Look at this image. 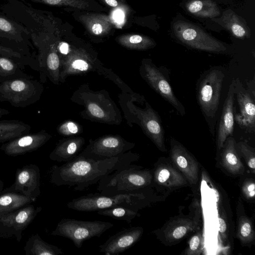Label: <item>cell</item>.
I'll list each match as a JSON object with an SVG mask.
<instances>
[{"label": "cell", "mask_w": 255, "mask_h": 255, "mask_svg": "<svg viewBox=\"0 0 255 255\" xmlns=\"http://www.w3.org/2000/svg\"><path fill=\"white\" fill-rule=\"evenodd\" d=\"M104 1L108 5L112 7H116L118 5V2L116 0H104Z\"/></svg>", "instance_id": "44"}, {"label": "cell", "mask_w": 255, "mask_h": 255, "mask_svg": "<svg viewBox=\"0 0 255 255\" xmlns=\"http://www.w3.org/2000/svg\"><path fill=\"white\" fill-rule=\"evenodd\" d=\"M141 227L123 229L111 236L99 246V251L106 255H116L124 252L135 244L143 234Z\"/></svg>", "instance_id": "17"}, {"label": "cell", "mask_w": 255, "mask_h": 255, "mask_svg": "<svg viewBox=\"0 0 255 255\" xmlns=\"http://www.w3.org/2000/svg\"><path fill=\"white\" fill-rule=\"evenodd\" d=\"M5 190L20 193L36 201L40 194V172L38 166L30 164L18 168L13 184Z\"/></svg>", "instance_id": "14"}, {"label": "cell", "mask_w": 255, "mask_h": 255, "mask_svg": "<svg viewBox=\"0 0 255 255\" xmlns=\"http://www.w3.org/2000/svg\"><path fill=\"white\" fill-rule=\"evenodd\" d=\"M153 180L158 185L175 187L186 184V180L177 170L168 165L158 166L152 174Z\"/></svg>", "instance_id": "23"}, {"label": "cell", "mask_w": 255, "mask_h": 255, "mask_svg": "<svg viewBox=\"0 0 255 255\" xmlns=\"http://www.w3.org/2000/svg\"><path fill=\"white\" fill-rule=\"evenodd\" d=\"M197 223L188 219L180 220L168 228L165 231L166 239L173 242L181 239L197 228Z\"/></svg>", "instance_id": "31"}, {"label": "cell", "mask_w": 255, "mask_h": 255, "mask_svg": "<svg viewBox=\"0 0 255 255\" xmlns=\"http://www.w3.org/2000/svg\"><path fill=\"white\" fill-rule=\"evenodd\" d=\"M41 207H35L30 204L0 217V237H14L20 242L22 232L41 212Z\"/></svg>", "instance_id": "11"}, {"label": "cell", "mask_w": 255, "mask_h": 255, "mask_svg": "<svg viewBox=\"0 0 255 255\" xmlns=\"http://www.w3.org/2000/svg\"><path fill=\"white\" fill-rule=\"evenodd\" d=\"M176 38L183 44L198 50L224 53L226 45L204 31L199 26L184 20H177L172 25Z\"/></svg>", "instance_id": "7"}, {"label": "cell", "mask_w": 255, "mask_h": 255, "mask_svg": "<svg viewBox=\"0 0 255 255\" xmlns=\"http://www.w3.org/2000/svg\"><path fill=\"white\" fill-rule=\"evenodd\" d=\"M35 201L20 193L4 190L0 194V217Z\"/></svg>", "instance_id": "24"}, {"label": "cell", "mask_w": 255, "mask_h": 255, "mask_svg": "<svg viewBox=\"0 0 255 255\" xmlns=\"http://www.w3.org/2000/svg\"><path fill=\"white\" fill-rule=\"evenodd\" d=\"M44 90L41 82L32 78L0 81V102L16 108H25L37 102Z\"/></svg>", "instance_id": "4"}, {"label": "cell", "mask_w": 255, "mask_h": 255, "mask_svg": "<svg viewBox=\"0 0 255 255\" xmlns=\"http://www.w3.org/2000/svg\"><path fill=\"white\" fill-rule=\"evenodd\" d=\"M82 19L89 31L97 35L106 34L111 28V23L100 14H87Z\"/></svg>", "instance_id": "32"}, {"label": "cell", "mask_w": 255, "mask_h": 255, "mask_svg": "<svg viewBox=\"0 0 255 255\" xmlns=\"http://www.w3.org/2000/svg\"><path fill=\"white\" fill-rule=\"evenodd\" d=\"M58 51L63 55H67L70 52L69 45L64 42H59L57 47Z\"/></svg>", "instance_id": "42"}, {"label": "cell", "mask_w": 255, "mask_h": 255, "mask_svg": "<svg viewBox=\"0 0 255 255\" xmlns=\"http://www.w3.org/2000/svg\"><path fill=\"white\" fill-rule=\"evenodd\" d=\"M113 226L114 224L108 222L65 218L58 222L51 235L67 238L71 240L77 248H80L85 241L100 237Z\"/></svg>", "instance_id": "6"}, {"label": "cell", "mask_w": 255, "mask_h": 255, "mask_svg": "<svg viewBox=\"0 0 255 255\" xmlns=\"http://www.w3.org/2000/svg\"><path fill=\"white\" fill-rule=\"evenodd\" d=\"M242 192L244 196L248 199H252L255 197V183L253 180H246L243 184Z\"/></svg>", "instance_id": "41"}, {"label": "cell", "mask_w": 255, "mask_h": 255, "mask_svg": "<svg viewBox=\"0 0 255 255\" xmlns=\"http://www.w3.org/2000/svg\"><path fill=\"white\" fill-rule=\"evenodd\" d=\"M235 94L239 106V113L235 114V122L249 133L255 131V98L251 92L246 89L239 78L234 80Z\"/></svg>", "instance_id": "13"}, {"label": "cell", "mask_w": 255, "mask_h": 255, "mask_svg": "<svg viewBox=\"0 0 255 255\" xmlns=\"http://www.w3.org/2000/svg\"><path fill=\"white\" fill-rule=\"evenodd\" d=\"M94 64L86 56L72 55L61 63L60 79L67 75L86 73L94 69Z\"/></svg>", "instance_id": "26"}, {"label": "cell", "mask_w": 255, "mask_h": 255, "mask_svg": "<svg viewBox=\"0 0 255 255\" xmlns=\"http://www.w3.org/2000/svg\"><path fill=\"white\" fill-rule=\"evenodd\" d=\"M31 41L38 49L36 59L38 63L41 82L47 76L54 84L60 81L61 62L54 45L50 42L47 32L30 33Z\"/></svg>", "instance_id": "8"}, {"label": "cell", "mask_w": 255, "mask_h": 255, "mask_svg": "<svg viewBox=\"0 0 255 255\" xmlns=\"http://www.w3.org/2000/svg\"><path fill=\"white\" fill-rule=\"evenodd\" d=\"M9 113L10 112L8 110L0 108V120L3 116L8 115Z\"/></svg>", "instance_id": "45"}, {"label": "cell", "mask_w": 255, "mask_h": 255, "mask_svg": "<svg viewBox=\"0 0 255 255\" xmlns=\"http://www.w3.org/2000/svg\"><path fill=\"white\" fill-rule=\"evenodd\" d=\"M137 211L126 207L115 206L98 210L97 214L117 220H124L129 224L135 217L140 216Z\"/></svg>", "instance_id": "33"}, {"label": "cell", "mask_w": 255, "mask_h": 255, "mask_svg": "<svg viewBox=\"0 0 255 255\" xmlns=\"http://www.w3.org/2000/svg\"><path fill=\"white\" fill-rule=\"evenodd\" d=\"M35 3L50 5L69 6L79 9H86L88 2L85 0H27Z\"/></svg>", "instance_id": "37"}, {"label": "cell", "mask_w": 255, "mask_h": 255, "mask_svg": "<svg viewBox=\"0 0 255 255\" xmlns=\"http://www.w3.org/2000/svg\"><path fill=\"white\" fill-rule=\"evenodd\" d=\"M3 187H4V183L2 180H0V194L3 191Z\"/></svg>", "instance_id": "46"}, {"label": "cell", "mask_w": 255, "mask_h": 255, "mask_svg": "<svg viewBox=\"0 0 255 255\" xmlns=\"http://www.w3.org/2000/svg\"><path fill=\"white\" fill-rule=\"evenodd\" d=\"M86 108L90 115L95 118L105 121L108 118L107 113L102 106L97 103L93 102H88L86 105Z\"/></svg>", "instance_id": "39"}, {"label": "cell", "mask_w": 255, "mask_h": 255, "mask_svg": "<svg viewBox=\"0 0 255 255\" xmlns=\"http://www.w3.org/2000/svg\"><path fill=\"white\" fill-rule=\"evenodd\" d=\"M80 128L75 122L68 121L63 123L57 128L58 132L62 135L69 136L79 133Z\"/></svg>", "instance_id": "40"}, {"label": "cell", "mask_w": 255, "mask_h": 255, "mask_svg": "<svg viewBox=\"0 0 255 255\" xmlns=\"http://www.w3.org/2000/svg\"><path fill=\"white\" fill-rule=\"evenodd\" d=\"M143 110L134 108L140 127L145 134L161 151H166L165 131L158 114L147 103Z\"/></svg>", "instance_id": "15"}, {"label": "cell", "mask_w": 255, "mask_h": 255, "mask_svg": "<svg viewBox=\"0 0 255 255\" xmlns=\"http://www.w3.org/2000/svg\"><path fill=\"white\" fill-rule=\"evenodd\" d=\"M236 147L244 158L251 172L255 174V152L254 148L244 141L236 143Z\"/></svg>", "instance_id": "36"}, {"label": "cell", "mask_w": 255, "mask_h": 255, "mask_svg": "<svg viewBox=\"0 0 255 255\" xmlns=\"http://www.w3.org/2000/svg\"><path fill=\"white\" fill-rule=\"evenodd\" d=\"M140 74L149 86L171 104L179 114L185 115V108L175 96L170 84L167 68L157 67L150 59H144L140 68Z\"/></svg>", "instance_id": "9"}, {"label": "cell", "mask_w": 255, "mask_h": 255, "mask_svg": "<svg viewBox=\"0 0 255 255\" xmlns=\"http://www.w3.org/2000/svg\"><path fill=\"white\" fill-rule=\"evenodd\" d=\"M172 161L190 184H196L198 178V163L188 151L178 141L171 138Z\"/></svg>", "instance_id": "18"}, {"label": "cell", "mask_w": 255, "mask_h": 255, "mask_svg": "<svg viewBox=\"0 0 255 255\" xmlns=\"http://www.w3.org/2000/svg\"><path fill=\"white\" fill-rule=\"evenodd\" d=\"M215 20L219 21L220 24L237 38L244 39L251 36L249 27L243 18L232 10H226L220 18Z\"/></svg>", "instance_id": "22"}, {"label": "cell", "mask_w": 255, "mask_h": 255, "mask_svg": "<svg viewBox=\"0 0 255 255\" xmlns=\"http://www.w3.org/2000/svg\"><path fill=\"white\" fill-rule=\"evenodd\" d=\"M218 221L219 224V232L220 235H222L223 238H226V232H227V224L225 220L221 217H218Z\"/></svg>", "instance_id": "43"}, {"label": "cell", "mask_w": 255, "mask_h": 255, "mask_svg": "<svg viewBox=\"0 0 255 255\" xmlns=\"http://www.w3.org/2000/svg\"><path fill=\"white\" fill-rule=\"evenodd\" d=\"M30 33L21 24L0 11V44L24 55L35 58L30 52L33 48Z\"/></svg>", "instance_id": "10"}, {"label": "cell", "mask_w": 255, "mask_h": 255, "mask_svg": "<svg viewBox=\"0 0 255 255\" xmlns=\"http://www.w3.org/2000/svg\"><path fill=\"white\" fill-rule=\"evenodd\" d=\"M23 249L26 255H59L64 254L58 247L44 241L38 234L28 238Z\"/></svg>", "instance_id": "27"}, {"label": "cell", "mask_w": 255, "mask_h": 255, "mask_svg": "<svg viewBox=\"0 0 255 255\" xmlns=\"http://www.w3.org/2000/svg\"><path fill=\"white\" fill-rule=\"evenodd\" d=\"M236 141L232 136H229L225 141L221 153V161L223 166L231 173L242 174L245 167L236 147Z\"/></svg>", "instance_id": "21"}, {"label": "cell", "mask_w": 255, "mask_h": 255, "mask_svg": "<svg viewBox=\"0 0 255 255\" xmlns=\"http://www.w3.org/2000/svg\"><path fill=\"white\" fill-rule=\"evenodd\" d=\"M146 201L145 191L105 195L90 193L74 198L67 203L71 209L81 212L97 211L115 206H124L138 211Z\"/></svg>", "instance_id": "3"}, {"label": "cell", "mask_w": 255, "mask_h": 255, "mask_svg": "<svg viewBox=\"0 0 255 255\" xmlns=\"http://www.w3.org/2000/svg\"><path fill=\"white\" fill-rule=\"evenodd\" d=\"M225 74L212 68L203 74L197 87V99L207 122L216 117L218 109Z\"/></svg>", "instance_id": "5"}, {"label": "cell", "mask_w": 255, "mask_h": 255, "mask_svg": "<svg viewBox=\"0 0 255 255\" xmlns=\"http://www.w3.org/2000/svg\"><path fill=\"white\" fill-rule=\"evenodd\" d=\"M134 144L119 135H106L89 144L79 154L85 158L94 160H104L121 155L133 148Z\"/></svg>", "instance_id": "12"}, {"label": "cell", "mask_w": 255, "mask_h": 255, "mask_svg": "<svg viewBox=\"0 0 255 255\" xmlns=\"http://www.w3.org/2000/svg\"><path fill=\"white\" fill-rule=\"evenodd\" d=\"M122 45L130 49L147 50L155 46V42L150 37L139 34H124L118 38Z\"/></svg>", "instance_id": "30"}, {"label": "cell", "mask_w": 255, "mask_h": 255, "mask_svg": "<svg viewBox=\"0 0 255 255\" xmlns=\"http://www.w3.org/2000/svg\"><path fill=\"white\" fill-rule=\"evenodd\" d=\"M0 56L11 58L24 67L29 66L34 70L39 72V68L35 58L24 55L8 47L0 44Z\"/></svg>", "instance_id": "34"}, {"label": "cell", "mask_w": 255, "mask_h": 255, "mask_svg": "<svg viewBox=\"0 0 255 255\" xmlns=\"http://www.w3.org/2000/svg\"><path fill=\"white\" fill-rule=\"evenodd\" d=\"M131 164L110 174L98 182L97 189L102 194L116 195L137 192L149 186L153 180L148 169Z\"/></svg>", "instance_id": "2"}, {"label": "cell", "mask_w": 255, "mask_h": 255, "mask_svg": "<svg viewBox=\"0 0 255 255\" xmlns=\"http://www.w3.org/2000/svg\"><path fill=\"white\" fill-rule=\"evenodd\" d=\"M31 126L16 120L0 121V142L5 143L30 132Z\"/></svg>", "instance_id": "25"}, {"label": "cell", "mask_w": 255, "mask_h": 255, "mask_svg": "<svg viewBox=\"0 0 255 255\" xmlns=\"http://www.w3.org/2000/svg\"><path fill=\"white\" fill-rule=\"evenodd\" d=\"M25 67L11 58L0 56V81L33 77L24 72Z\"/></svg>", "instance_id": "29"}, {"label": "cell", "mask_w": 255, "mask_h": 255, "mask_svg": "<svg viewBox=\"0 0 255 255\" xmlns=\"http://www.w3.org/2000/svg\"><path fill=\"white\" fill-rule=\"evenodd\" d=\"M84 143L85 139L82 137L61 140L49 154V158L58 162H69L78 155Z\"/></svg>", "instance_id": "20"}, {"label": "cell", "mask_w": 255, "mask_h": 255, "mask_svg": "<svg viewBox=\"0 0 255 255\" xmlns=\"http://www.w3.org/2000/svg\"><path fill=\"white\" fill-rule=\"evenodd\" d=\"M185 6L189 13L197 17L213 18L221 14L217 4L212 0H189Z\"/></svg>", "instance_id": "28"}, {"label": "cell", "mask_w": 255, "mask_h": 255, "mask_svg": "<svg viewBox=\"0 0 255 255\" xmlns=\"http://www.w3.org/2000/svg\"><path fill=\"white\" fill-rule=\"evenodd\" d=\"M237 236L243 243H249L254 240L255 232L253 224L246 216H242L239 220Z\"/></svg>", "instance_id": "35"}, {"label": "cell", "mask_w": 255, "mask_h": 255, "mask_svg": "<svg viewBox=\"0 0 255 255\" xmlns=\"http://www.w3.org/2000/svg\"><path fill=\"white\" fill-rule=\"evenodd\" d=\"M234 80L230 84L222 109L217 136V145L220 150L229 136L233 134L235 124Z\"/></svg>", "instance_id": "19"}, {"label": "cell", "mask_w": 255, "mask_h": 255, "mask_svg": "<svg viewBox=\"0 0 255 255\" xmlns=\"http://www.w3.org/2000/svg\"><path fill=\"white\" fill-rule=\"evenodd\" d=\"M203 238L200 232L193 236L188 242V246L185 254L187 255H199L203 249Z\"/></svg>", "instance_id": "38"}, {"label": "cell", "mask_w": 255, "mask_h": 255, "mask_svg": "<svg viewBox=\"0 0 255 255\" xmlns=\"http://www.w3.org/2000/svg\"><path fill=\"white\" fill-rule=\"evenodd\" d=\"M139 155L128 151L121 155L104 160H94L77 155L61 165L50 170V182L56 186L73 187L83 191L110 174L126 168L137 161Z\"/></svg>", "instance_id": "1"}, {"label": "cell", "mask_w": 255, "mask_h": 255, "mask_svg": "<svg viewBox=\"0 0 255 255\" xmlns=\"http://www.w3.org/2000/svg\"><path fill=\"white\" fill-rule=\"evenodd\" d=\"M51 138V135L42 130L33 133H27L3 143L0 150L5 154L16 156L36 150Z\"/></svg>", "instance_id": "16"}]
</instances>
